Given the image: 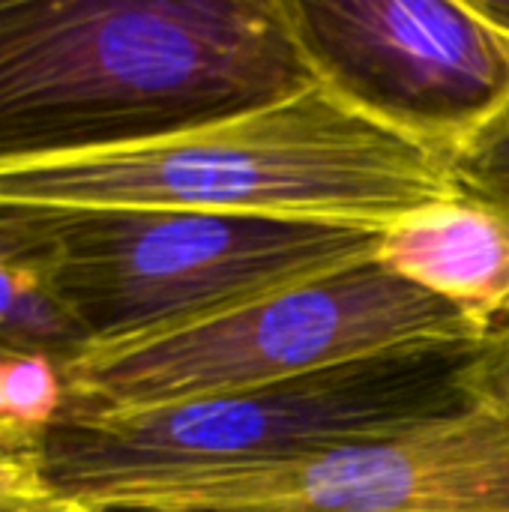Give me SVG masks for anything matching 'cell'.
Segmentation results:
<instances>
[{
	"label": "cell",
	"mask_w": 509,
	"mask_h": 512,
	"mask_svg": "<svg viewBox=\"0 0 509 512\" xmlns=\"http://www.w3.org/2000/svg\"><path fill=\"white\" fill-rule=\"evenodd\" d=\"M312 84L285 0L0 3V165L195 129Z\"/></svg>",
	"instance_id": "cell-1"
},
{
	"label": "cell",
	"mask_w": 509,
	"mask_h": 512,
	"mask_svg": "<svg viewBox=\"0 0 509 512\" xmlns=\"http://www.w3.org/2000/svg\"><path fill=\"white\" fill-rule=\"evenodd\" d=\"M459 195L441 153L381 126L321 81L195 129L0 165V204L201 210L378 234Z\"/></svg>",
	"instance_id": "cell-2"
},
{
	"label": "cell",
	"mask_w": 509,
	"mask_h": 512,
	"mask_svg": "<svg viewBox=\"0 0 509 512\" xmlns=\"http://www.w3.org/2000/svg\"><path fill=\"white\" fill-rule=\"evenodd\" d=\"M477 345L408 348L243 393L144 411L63 408L42 432L48 477L96 512L189 477L384 441L474 408Z\"/></svg>",
	"instance_id": "cell-3"
},
{
	"label": "cell",
	"mask_w": 509,
	"mask_h": 512,
	"mask_svg": "<svg viewBox=\"0 0 509 512\" xmlns=\"http://www.w3.org/2000/svg\"><path fill=\"white\" fill-rule=\"evenodd\" d=\"M0 231L45 273L90 348L198 324L372 261L378 231L201 210L0 204Z\"/></svg>",
	"instance_id": "cell-4"
},
{
	"label": "cell",
	"mask_w": 509,
	"mask_h": 512,
	"mask_svg": "<svg viewBox=\"0 0 509 512\" xmlns=\"http://www.w3.org/2000/svg\"><path fill=\"white\" fill-rule=\"evenodd\" d=\"M489 330L375 258L216 318L87 348L66 372L72 411H144L306 378L408 348L480 345Z\"/></svg>",
	"instance_id": "cell-5"
},
{
	"label": "cell",
	"mask_w": 509,
	"mask_h": 512,
	"mask_svg": "<svg viewBox=\"0 0 509 512\" xmlns=\"http://www.w3.org/2000/svg\"><path fill=\"white\" fill-rule=\"evenodd\" d=\"M315 78L447 162L509 105V33L474 0H285Z\"/></svg>",
	"instance_id": "cell-6"
},
{
	"label": "cell",
	"mask_w": 509,
	"mask_h": 512,
	"mask_svg": "<svg viewBox=\"0 0 509 512\" xmlns=\"http://www.w3.org/2000/svg\"><path fill=\"white\" fill-rule=\"evenodd\" d=\"M111 512H509V426L474 405L396 438L189 477Z\"/></svg>",
	"instance_id": "cell-7"
},
{
	"label": "cell",
	"mask_w": 509,
	"mask_h": 512,
	"mask_svg": "<svg viewBox=\"0 0 509 512\" xmlns=\"http://www.w3.org/2000/svg\"><path fill=\"white\" fill-rule=\"evenodd\" d=\"M375 261L489 333L509 324V216L489 204L465 195L426 204L381 231Z\"/></svg>",
	"instance_id": "cell-8"
},
{
	"label": "cell",
	"mask_w": 509,
	"mask_h": 512,
	"mask_svg": "<svg viewBox=\"0 0 509 512\" xmlns=\"http://www.w3.org/2000/svg\"><path fill=\"white\" fill-rule=\"evenodd\" d=\"M87 348L45 273L0 231V360H42L66 372Z\"/></svg>",
	"instance_id": "cell-9"
},
{
	"label": "cell",
	"mask_w": 509,
	"mask_h": 512,
	"mask_svg": "<svg viewBox=\"0 0 509 512\" xmlns=\"http://www.w3.org/2000/svg\"><path fill=\"white\" fill-rule=\"evenodd\" d=\"M39 426L0 423V512H96L48 477Z\"/></svg>",
	"instance_id": "cell-10"
},
{
	"label": "cell",
	"mask_w": 509,
	"mask_h": 512,
	"mask_svg": "<svg viewBox=\"0 0 509 512\" xmlns=\"http://www.w3.org/2000/svg\"><path fill=\"white\" fill-rule=\"evenodd\" d=\"M459 192L509 216V105L450 156Z\"/></svg>",
	"instance_id": "cell-11"
},
{
	"label": "cell",
	"mask_w": 509,
	"mask_h": 512,
	"mask_svg": "<svg viewBox=\"0 0 509 512\" xmlns=\"http://www.w3.org/2000/svg\"><path fill=\"white\" fill-rule=\"evenodd\" d=\"M471 402L509 426V324L495 327L471 354L465 369Z\"/></svg>",
	"instance_id": "cell-12"
}]
</instances>
